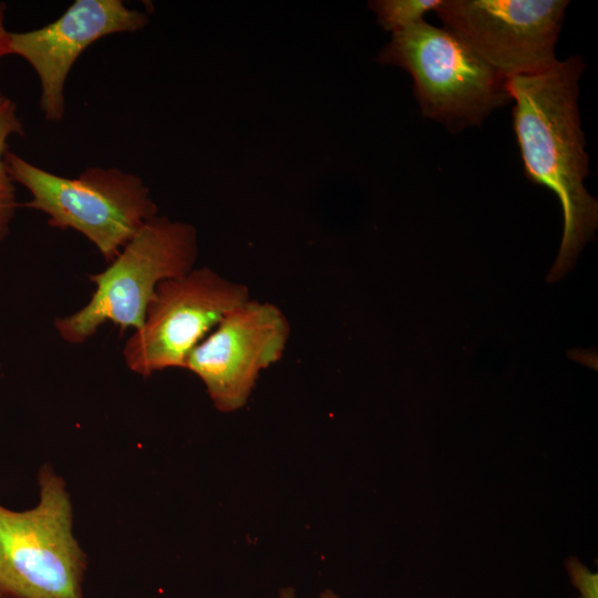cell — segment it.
<instances>
[{"label": "cell", "mask_w": 598, "mask_h": 598, "mask_svg": "<svg viewBox=\"0 0 598 598\" xmlns=\"http://www.w3.org/2000/svg\"><path fill=\"white\" fill-rule=\"evenodd\" d=\"M197 235L190 224L155 216L130 239L103 271L92 275L90 300L58 318L54 327L69 343H82L107 321L126 329L142 327L157 286L190 271L197 258Z\"/></svg>", "instance_id": "3"}, {"label": "cell", "mask_w": 598, "mask_h": 598, "mask_svg": "<svg viewBox=\"0 0 598 598\" xmlns=\"http://www.w3.org/2000/svg\"><path fill=\"white\" fill-rule=\"evenodd\" d=\"M24 134V125L14 101L0 90V241L10 233L11 224L20 204L17 200L16 183L11 178L6 155L11 137Z\"/></svg>", "instance_id": "10"}, {"label": "cell", "mask_w": 598, "mask_h": 598, "mask_svg": "<svg viewBox=\"0 0 598 598\" xmlns=\"http://www.w3.org/2000/svg\"><path fill=\"white\" fill-rule=\"evenodd\" d=\"M38 483L33 508L0 504V591L7 598H82L87 559L72 533L65 482L44 464Z\"/></svg>", "instance_id": "4"}, {"label": "cell", "mask_w": 598, "mask_h": 598, "mask_svg": "<svg viewBox=\"0 0 598 598\" xmlns=\"http://www.w3.org/2000/svg\"><path fill=\"white\" fill-rule=\"evenodd\" d=\"M0 598H7V597L0 591Z\"/></svg>", "instance_id": "15"}, {"label": "cell", "mask_w": 598, "mask_h": 598, "mask_svg": "<svg viewBox=\"0 0 598 598\" xmlns=\"http://www.w3.org/2000/svg\"><path fill=\"white\" fill-rule=\"evenodd\" d=\"M6 164L13 182L30 195L24 207L47 215L52 227L76 230L109 262L157 216L150 189L137 174L90 166L78 177H64L10 151Z\"/></svg>", "instance_id": "2"}, {"label": "cell", "mask_w": 598, "mask_h": 598, "mask_svg": "<svg viewBox=\"0 0 598 598\" xmlns=\"http://www.w3.org/2000/svg\"><path fill=\"white\" fill-rule=\"evenodd\" d=\"M290 329L278 306L250 298L192 351L185 369L202 380L216 409L236 411L247 403L260 372L281 359Z\"/></svg>", "instance_id": "8"}, {"label": "cell", "mask_w": 598, "mask_h": 598, "mask_svg": "<svg viewBox=\"0 0 598 598\" xmlns=\"http://www.w3.org/2000/svg\"><path fill=\"white\" fill-rule=\"evenodd\" d=\"M566 0H442L435 12L504 78L544 71L558 60L555 45Z\"/></svg>", "instance_id": "7"}, {"label": "cell", "mask_w": 598, "mask_h": 598, "mask_svg": "<svg viewBox=\"0 0 598 598\" xmlns=\"http://www.w3.org/2000/svg\"><path fill=\"white\" fill-rule=\"evenodd\" d=\"M148 21L147 12L128 8L123 0H75L41 28L11 31L10 55L34 70L41 112L48 122L58 123L65 114V83L80 55L102 38L137 32Z\"/></svg>", "instance_id": "9"}, {"label": "cell", "mask_w": 598, "mask_h": 598, "mask_svg": "<svg viewBox=\"0 0 598 598\" xmlns=\"http://www.w3.org/2000/svg\"><path fill=\"white\" fill-rule=\"evenodd\" d=\"M250 299L246 285L208 268L162 281L142 327L127 339V368L143 377L185 369L192 351L233 309Z\"/></svg>", "instance_id": "6"}, {"label": "cell", "mask_w": 598, "mask_h": 598, "mask_svg": "<svg viewBox=\"0 0 598 598\" xmlns=\"http://www.w3.org/2000/svg\"><path fill=\"white\" fill-rule=\"evenodd\" d=\"M378 61L408 71L422 115L451 132L480 125L512 101L506 78L453 32L424 20L393 32Z\"/></svg>", "instance_id": "5"}, {"label": "cell", "mask_w": 598, "mask_h": 598, "mask_svg": "<svg viewBox=\"0 0 598 598\" xmlns=\"http://www.w3.org/2000/svg\"><path fill=\"white\" fill-rule=\"evenodd\" d=\"M8 6L0 1V60L10 55L11 31L6 27Z\"/></svg>", "instance_id": "13"}, {"label": "cell", "mask_w": 598, "mask_h": 598, "mask_svg": "<svg viewBox=\"0 0 598 598\" xmlns=\"http://www.w3.org/2000/svg\"><path fill=\"white\" fill-rule=\"evenodd\" d=\"M580 56L506 80L526 177L553 190L560 204L564 230L558 256L547 277L559 279L574 266L598 225V202L586 189L588 156L578 109Z\"/></svg>", "instance_id": "1"}, {"label": "cell", "mask_w": 598, "mask_h": 598, "mask_svg": "<svg viewBox=\"0 0 598 598\" xmlns=\"http://www.w3.org/2000/svg\"><path fill=\"white\" fill-rule=\"evenodd\" d=\"M441 3L442 0H374L369 8L377 14L378 23L393 33L424 20L423 16Z\"/></svg>", "instance_id": "11"}, {"label": "cell", "mask_w": 598, "mask_h": 598, "mask_svg": "<svg viewBox=\"0 0 598 598\" xmlns=\"http://www.w3.org/2000/svg\"><path fill=\"white\" fill-rule=\"evenodd\" d=\"M280 598H296V596L291 588H286L281 591ZM320 598H338V597L331 591H326L320 596Z\"/></svg>", "instance_id": "14"}, {"label": "cell", "mask_w": 598, "mask_h": 598, "mask_svg": "<svg viewBox=\"0 0 598 598\" xmlns=\"http://www.w3.org/2000/svg\"><path fill=\"white\" fill-rule=\"evenodd\" d=\"M565 565L570 581L579 591L580 598H598L597 573H592L577 557H569Z\"/></svg>", "instance_id": "12"}]
</instances>
